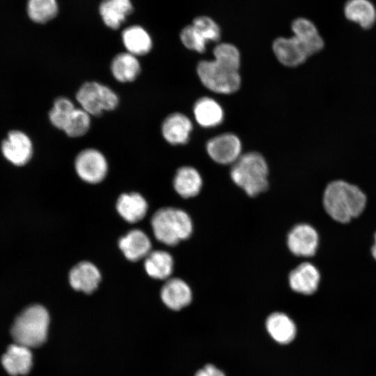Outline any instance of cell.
<instances>
[{"label":"cell","mask_w":376,"mask_h":376,"mask_svg":"<svg viewBox=\"0 0 376 376\" xmlns=\"http://www.w3.org/2000/svg\"><path fill=\"white\" fill-rule=\"evenodd\" d=\"M116 210L125 221L136 223L146 216L148 203L139 193L123 194L117 200Z\"/></svg>","instance_id":"23"},{"label":"cell","mask_w":376,"mask_h":376,"mask_svg":"<svg viewBox=\"0 0 376 376\" xmlns=\"http://www.w3.org/2000/svg\"><path fill=\"white\" fill-rule=\"evenodd\" d=\"M120 249L125 258L130 261H137L151 251V242L148 236L139 229L129 231L118 241Z\"/></svg>","instance_id":"17"},{"label":"cell","mask_w":376,"mask_h":376,"mask_svg":"<svg viewBox=\"0 0 376 376\" xmlns=\"http://www.w3.org/2000/svg\"><path fill=\"white\" fill-rule=\"evenodd\" d=\"M230 178L249 196H256L269 187V168L264 157L258 152L242 154L232 164Z\"/></svg>","instance_id":"3"},{"label":"cell","mask_w":376,"mask_h":376,"mask_svg":"<svg viewBox=\"0 0 376 376\" xmlns=\"http://www.w3.org/2000/svg\"><path fill=\"white\" fill-rule=\"evenodd\" d=\"M133 10L131 0H103L99 6L104 24L111 29H118Z\"/></svg>","instance_id":"19"},{"label":"cell","mask_w":376,"mask_h":376,"mask_svg":"<svg viewBox=\"0 0 376 376\" xmlns=\"http://www.w3.org/2000/svg\"><path fill=\"white\" fill-rule=\"evenodd\" d=\"M345 17L363 29L370 28L376 20V10L368 0H348L345 6Z\"/></svg>","instance_id":"27"},{"label":"cell","mask_w":376,"mask_h":376,"mask_svg":"<svg viewBox=\"0 0 376 376\" xmlns=\"http://www.w3.org/2000/svg\"><path fill=\"white\" fill-rule=\"evenodd\" d=\"M287 245L290 252L297 256H312L318 245V233L308 224L295 225L288 234Z\"/></svg>","instance_id":"9"},{"label":"cell","mask_w":376,"mask_h":376,"mask_svg":"<svg viewBox=\"0 0 376 376\" xmlns=\"http://www.w3.org/2000/svg\"><path fill=\"white\" fill-rule=\"evenodd\" d=\"M210 157L220 164H233L242 155V143L233 133H224L210 139L206 143Z\"/></svg>","instance_id":"8"},{"label":"cell","mask_w":376,"mask_h":376,"mask_svg":"<svg viewBox=\"0 0 376 376\" xmlns=\"http://www.w3.org/2000/svg\"><path fill=\"white\" fill-rule=\"evenodd\" d=\"M1 363L12 376L26 375L33 366L31 348L15 343L10 345L1 357Z\"/></svg>","instance_id":"13"},{"label":"cell","mask_w":376,"mask_h":376,"mask_svg":"<svg viewBox=\"0 0 376 376\" xmlns=\"http://www.w3.org/2000/svg\"><path fill=\"white\" fill-rule=\"evenodd\" d=\"M161 299L170 309L178 311L189 305L192 292L189 285L179 278L168 279L161 289Z\"/></svg>","instance_id":"15"},{"label":"cell","mask_w":376,"mask_h":376,"mask_svg":"<svg viewBox=\"0 0 376 376\" xmlns=\"http://www.w3.org/2000/svg\"><path fill=\"white\" fill-rule=\"evenodd\" d=\"M193 130L191 120L185 114L175 112L169 114L162 124L163 138L171 145H182L189 141Z\"/></svg>","instance_id":"12"},{"label":"cell","mask_w":376,"mask_h":376,"mask_svg":"<svg viewBox=\"0 0 376 376\" xmlns=\"http://www.w3.org/2000/svg\"><path fill=\"white\" fill-rule=\"evenodd\" d=\"M76 99L80 108L93 116H99L104 111H113L119 104L116 92L97 81L84 83L77 91Z\"/></svg>","instance_id":"6"},{"label":"cell","mask_w":376,"mask_h":376,"mask_svg":"<svg viewBox=\"0 0 376 376\" xmlns=\"http://www.w3.org/2000/svg\"><path fill=\"white\" fill-rule=\"evenodd\" d=\"M266 328L272 338L281 344L289 343L295 337V323L286 314L281 312H275L268 316Z\"/></svg>","instance_id":"25"},{"label":"cell","mask_w":376,"mask_h":376,"mask_svg":"<svg viewBox=\"0 0 376 376\" xmlns=\"http://www.w3.org/2000/svg\"><path fill=\"white\" fill-rule=\"evenodd\" d=\"M122 42L126 52L140 56L147 54L152 47V40L148 32L139 25L130 26L123 30Z\"/></svg>","instance_id":"24"},{"label":"cell","mask_w":376,"mask_h":376,"mask_svg":"<svg viewBox=\"0 0 376 376\" xmlns=\"http://www.w3.org/2000/svg\"><path fill=\"white\" fill-rule=\"evenodd\" d=\"M272 49L278 61L287 67H297L309 57L303 45L294 36L276 38L272 43Z\"/></svg>","instance_id":"11"},{"label":"cell","mask_w":376,"mask_h":376,"mask_svg":"<svg viewBox=\"0 0 376 376\" xmlns=\"http://www.w3.org/2000/svg\"><path fill=\"white\" fill-rule=\"evenodd\" d=\"M49 321L45 307L31 305L15 318L10 329L11 336L15 343L29 348L40 346L47 339Z\"/></svg>","instance_id":"4"},{"label":"cell","mask_w":376,"mask_h":376,"mask_svg":"<svg viewBox=\"0 0 376 376\" xmlns=\"http://www.w3.org/2000/svg\"><path fill=\"white\" fill-rule=\"evenodd\" d=\"M3 156L13 164L22 166L31 158L33 145L30 138L19 130H12L1 145Z\"/></svg>","instance_id":"10"},{"label":"cell","mask_w":376,"mask_h":376,"mask_svg":"<svg viewBox=\"0 0 376 376\" xmlns=\"http://www.w3.org/2000/svg\"><path fill=\"white\" fill-rule=\"evenodd\" d=\"M320 273L310 263H303L293 269L288 276L290 288L303 295L314 293L319 285Z\"/></svg>","instance_id":"16"},{"label":"cell","mask_w":376,"mask_h":376,"mask_svg":"<svg viewBox=\"0 0 376 376\" xmlns=\"http://www.w3.org/2000/svg\"><path fill=\"white\" fill-rule=\"evenodd\" d=\"M75 108L74 103L69 98L66 97L56 98L49 112V119L52 125L63 131Z\"/></svg>","instance_id":"29"},{"label":"cell","mask_w":376,"mask_h":376,"mask_svg":"<svg viewBox=\"0 0 376 376\" xmlns=\"http://www.w3.org/2000/svg\"><path fill=\"white\" fill-rule=\"evenodd\" d=\"M196 121L203 127L219 125L224 120V112L221 105L209 97L199 98L193 107Z\"/></svg>","instance_id":"20"},{"label":"cell","mask_w":376,"mask_h":376,"mask_svg":"<svg viewBox=\"0 0 376 376\" xmlns=\"http://www.w3.org/2000/svg\"><path fill=\"white\" fill-rule=\"evenodd\" d=\"M75 169L84 182L97 184L102 182L108 172V162L104 155L97 149L90 148L80 151L75 157Z\"/></svg>","instance_id":"7"},{"label":"cell","mask_w":376,"mask_h":376,"mask_svg":"<svg viewBox=\"0 0 376 376\" xmlns=\"http://www.w3.org/2000/svg\"><path fill=\"white\" fill-rule=\"evenodd\" d=\"M101 280V274L97 267L88 261L75 265L70 271L69 281L73 289L85 293L95 290Z\"/></svg>","instance_id":"14"},{"label":"cell","mask_w":376,"mask_h":376,"mask_svg":"<svg viewBox=\"0 0 376 376\" xmlns=\"http://www.w3.org/2000/svg\"><path fill=\"white\" fill-rule=\"evenodd\" d=\"M195 376H225L224 373L212 364H207L197 371Z\"/></svg>","instance_id":"33"},{"label":"cell","mask_w":376,"mask_h":376,"mask_svg":"<svg viewBox=\"0 0 376 376\" xmlns=\"http://www.w3.org/2000/svg\"><path fill=\"white\" fill-rule=\"evenodd\" d=\"M372 253L375 259L376 260V235H375V244L372 248Z\"/></svg>","instance_id":"34"},{"label":"cell","mask_w":376,"mask_h":376,"mask_svg":"<svg viewBox=\"0 0 376 376\" xmlns=\"http://www.w3.org/2000/svg\"><path fill=\"white\" fill-rule=\"evenodd\" d=\"M151 226L155 238L168 246H175L187 240L193 231L189 215L174 207H163L156 211L152 217Z\"/></svg>","instance_id":"5"},{"label":"cell","mask_w":376,"mask_h":376,"mask_svg":"<svg viewBox=\"0 0 376 376\" xmlns=\"http://www.w3.org/2000/svg\"><path fill=\"white\" fill-rule=\"evenodd\" d=\"M144 268L146 273L155 279H168L173 269L171 255L162 250L150 251L145 258Z\"/></svg>","instance_id":"26"},{"label":"cell","mask_w":376,"mask_h":376,"mask_svg":"<svg viewBox=\"0 0 376 376\" xmlns=\"http://www.w3.org/2000/svg\"><path fill=\"white\" fill-rule=\"evenodd\" d=\"M192 25L207 41L217 42L221 38L219 25L210 17L202 15L194 19Z\"/></svg>","instance_id":"31"},{"label":"cell","mask_w":376,"mask_h":376,"mask_svg":"<svg viewBox=\"0 0 376 376\" xmlns=\"http://www.w3.org/2000/svg\"><path fill=\"white\" fill-rule=\"evenodd\" d=\"M294 36L301 42L308 56L319 52L324 47V41L315 24L304 17L295 19L291 25Z\"/></svg>","instance_id":"18"},{"label":"cell","mask_w":376,"mask_h":376,"mask_svg":"<svg viewBox=\"0 0 376 376\" xmlns=\"http://www.w3.org/2000/svg\"><path fill=\"white\" fill-rule=\"evenodd\" d=\"M91 117V116L81 108H75L63 131L70 137L82 136L90 129Z\"/></svg>","instance_id":"30"},{"label":"cell","mask_w":376,"mask_h":376,"mask_svg":"<svg viewBox=\"0 0 376 376\" xmlns=\"http://www.w3.org/2000/svg\"><path fill=\"white\" fill-rule=\"evenodd\" d=\"M214 59L198 62L196 72L205 87L220 94L237 92L241 86L240 54L233 44L222 42L213 49Z\"/></svg>","instance_id":"1"},{"label":"cell","mask_w":376,"mask_h":376,"mask_svg":"<svg viewBox=\"0 0 376 376\" xmlns=\"http://www.w3.org/2000/svg\"><path fill=\"white\" fill-rule=\"evenodd\" d=\"M180 38L186 48L198 53H204L205 52L207 42L192 24L187 25L182 29Z\"/></svg>","instance_id":"32"},{"label":"cell","mask_w":376,"mask_h":376,"mask_svg":"<svg viewBox=\"0 0 376 376\" xmlns=\"http://www.w3.org/2000/svg\"><path fill=\"white\" fill-rule=\"evenodd\" d=\"M111 72L113 78L120 83L134 81L141 72L138 57L124 52L116 54L111 63Z\"/></svg>","instance_id":"21"},{"label":"cell","mask_w":376,"mask_h":376,"mask_svg":"<svg viewBox=\"0 0 376 376\" xmlns=\"http://www.w3.org/2000/svg\"><path fill=\"white\" fill-rule=\"evenodd\" d=\"M203 186V179L199 172L192 166L179 168L173 178V187L182 198L196 196Z\"/></svg>","instance_id":"22"},{"label":"cell","mask_w":376,"mask_h":376,"mask_svg":"<svg viewBox=\"0 0 376 376\" xmlns=\"http://www.w3.org/2000/svg\"><path fill=\"white\" fill-rule=\"evenodd\" d=\"M366 203L365 194L355 185L342 180L329 183L324 193L323 204L328 214L340 223L359 216Z\"/></svg>","instance_id":"2"},{"label":"cell","mask_w":376,"mask_h":376,"mask_svg":"<svg viewBox=\"0 0 376 376\" xmlns=\"http://www.w3.org/2000/svg\"><path fill=\"white\" fill-rule=\"evenodd\" d=\"M58 11L56 0H29L27 3L28 15L36 23L49 22L57 15Z\"/></svg>","instance_id":"28"}]
</instances>
